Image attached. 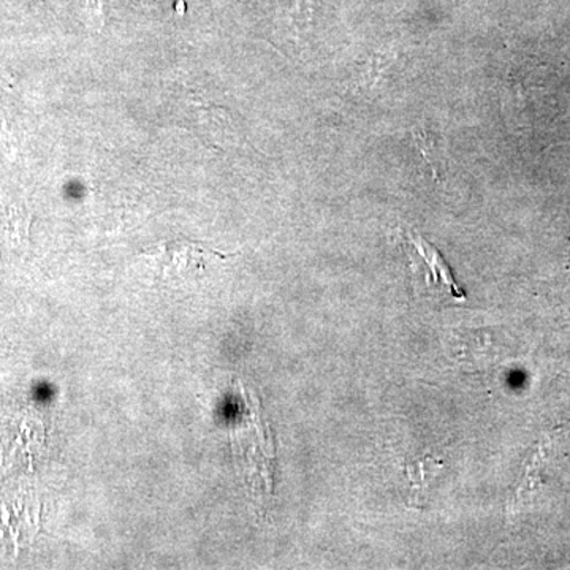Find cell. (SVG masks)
Segmentation results:
<instances>
[{
    "label": "cell",
    "mask_w": 570,
    "mask_h": 570,
    "mask_svg": "<svg viewBox=\"0 0 570 570\" xmlns=\"http://www.w3.org/2000/svg\"><path fill=\"white\" fill-rule=\"evenodd\" d=\"M407 247L411 249V258L414 265H425V281L430 287H438L445 294L463 299V291L453 279L449 265L444 257L433 245L423 239L422 236L407 234Z\"/></svg>",
    "instance_id": "obj_1"
},
{
    "label": "cell",
    "mask_w": 570,
    "mask_h": 570,
    "mask_svg": "<svg viewBox=\"0 0 570 570\" xmlns=\"http://www.w3.org/2000/svg\"><path fill=\"white\" fill-rule=\"evenodd\" d=\"M209 253L214 250L197 243H165L148 250L149 257L163 266L164 272L174 269L176 273L200 272L204 269V255Z\"/></svg>",
    "instance_id": "obj_2"
}]
</instances>
